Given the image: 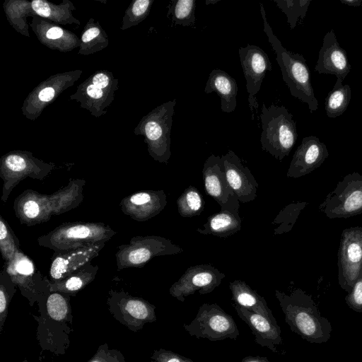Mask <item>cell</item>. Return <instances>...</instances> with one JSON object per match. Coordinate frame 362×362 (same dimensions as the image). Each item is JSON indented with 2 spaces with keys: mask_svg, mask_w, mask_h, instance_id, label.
I'll return each mask as SVG.
<instances>
[{
  "mask_svg": "<svg viewBox=\"0 0 362 362\" xmlns=\"http://www.w3.org/2000/svg\"><path fill=\"white\" fill-rule=\"evenodd\" d=\"M71 296L60 292H49L37 303L40 316L37 339L42 351L64 354L69 346V335L73 331Z\"/></svg>",
  "mask_w": 362,
  "mask_h": 362,
  "instance_id": "obj_1",
  "label": "cell"
},
{
  "mask_svg": "<svg viewBox=\"0 0 362 362\" xmlns=\"http://www.w3.org/2000/svg\"><path fill=\"white\" fill-rule=\"evenodd\" d=\"M275 296L292 332L310 343L322 344L330 339L332 325L321 315L311 295L296 288L290 294L275 290Z\"/></svg>",
  "mask_w": 362,
  "mask_h": 362,
  "instance_id": "obj_2",
  "label": "cell"
},
{
  "mask_svg": "<svg viewBox=\"0 0 362 362\" xmlns=\"http://www.w3.org/2000/svg\"><path fill=\"white\" fill-rule=\"evenodd\" d=\"M260 13L263 19L264 32L276 53V60L280 67L284 81L288 86L292 96L306 103L310 112L318 108L311 83L310 71L304 57L287 50L274 34L269 25L264 6L260 4Z\"/></svg>",
  "mask_w": 362,
  "mask_h": 362,
  "instance_id": "obj_3",
  "label": "cell"
},
{
  "mask_svg": "<svg viewBox=\"0 0 362 362\" xmlns=\"http://www.w3.org/2000/svg\"><path fill=\"white\" fill-rule=\"evenodd\" d=\"M260 119L262 150L281 161L288 156L298 138L293 115L284 106L272 105L267 107L263 103Z\"/></svg>",
  "mask_w": 362,
  "mask_h": 362,
  "instance_id": "obj_4",
  "label": "cell"
},
{
  "mask_svg": "<svg viewBox=\"0 0 362 362\" xmlns=\"http://www.w3.org/2000/svg\"><path fill=\"white\" fill-rule=\"evenodd\" d=\"M116 234L109 225L98 222H66L37 238L40 246L54 252L77 249L100 242L107 243Z\"/></svg>",
  "mask_w": 362,
  "mask_h": 362,
  "instance_id": "obj_5",
  "label": "cell"
},
{
  "mask_svg": "<svg viewBox=\"0 0 362 362\" xmlns=\"http://www.w3.org/2000/svg\"><path fill=\"white\" fill-rule=\"evenodd\" d=\"M184 250L165 238L137 235L129 243L118 246L115 257L118 270L141 268L153 257L180 254Z\"/></svg>",
  "mask_w": 362,
  "mask_h": 362,
  "instance_id": "obj_6",
  "label": "cell"
},
{
  "mask_svg": "<svg viewBox=\"0 0 362 362\" xmlns=\"http://www.w3.org/2000/svg\"><path fill=\"white\" fill-rule=\"evenodd\" d=\"M183 327L190 336L211 341L236 339L240 334L233 317L216 303L202 304L194 319Z\"/></svg>",
  "mask_w": 362,
  "mask_h": 362,
  "instance_id": "obj_7",
  "label": "cell"
},
{
  "mask_svg": "<svg viewBox=\"0 0 362 362\" xmlns=\"http://www.w3.org/2000/svg\"><path fill=\"white\" fill-rule=\"evenodd\" d=\"M319 211L328 218H348L362 214V175L347 174L328 193Z\"/></svg>",
  "mask_w": 362,
  "mask_h": 362,
  "instance_id": "obj_8",
  "label": "cell"
},
{
  "mask_svg": "<svg viewBox=\"0 0 362 362\" xmlns=\"http://www.w3.org/2000/svg\"><path fill=\"white\" fill-rule=\"evenodd\" d=\"M107 305L113 317L134 332L157 320L154 305L124 291L110 290Z\"/></svg>",
  "mask_w": 362,
  "mask_h": 362,
  "instance_id": "obj_9",
  "label": "cell"
},
{
  "mask_svg": "<svg viewBox=\"0 0 362 362\" xmlns=\"http://www.w3.org/2000/svg\"><path fill=\"white\" fill-rule=\"evenodd\" d=\"M4 266L30 306L50 292L49 279L42 274L34 262L21 250L11 261L4 262Z\"/></svg>",
  "mask_w": 362,
  "mask_h": 362,
  "instance_id": "obj_10",
  "label": "cell"
},
{
  "mask_svg": "<svg viewBox=\"0 0 362 362\" xmlns=\"http://www.w3.org/2000/svg\"><path fill=\"white\" fill-rule=\"evenodd\" d=\"M337 259L339 285L349 293L362 272V227L343 230Z\"/></svg>",
  "mask_w": 362,
  "mask_h": 362,
  "instance_id": "obj_11",
  "label": "cell"
},
{
  "mask_svg": "<svg viewBox=\"0 0 362 362\" xmlns=\"http://www.w3.org/2000/svg\"><path fill=\"white\" fill-rule=\"evenodd\" d=\"M52 170V166L18 153H11L5 156L1 164L0 177L3 180L1 199L6 202L19 182L28 177L42 180Z\"/></svg>",
  "mask_w": 362,
  "mask_h": 362,
  "instance_id": "obj_12",
  "label": "cell"
},
{
  "mask_svg": "<svg viewBox=\"0 0 362 362\" xmlns=\"http://www.w3.org/2000/svg\"><path fill=\"white\" fill-rule=\"evenodd\" d=\"M224 273L210 264L189 267L180 278L172 284L170 294L180 302L198 291L204 295L211 293L225 278Z\"/></svg>",
  "mask_w": 362,
  "mask_h": 362,
  "instance_id": "obj_13",
  "label": "cell"
},
{
  "mask_svg": "<svg viewBox=\"0 0 362 362\" xmlns=\"http://www.w3.org/2000/svg\"><path fill=\"white\" fill-rule=\"evenodd\" d=\"M239 56L249 94L248 103L254 118L258 103L255 97L259 91L267 71H272V63L266 52L257 45H247L239 49Z\"/></svg>",
  "mask_w": 362,
  "mask_h": 362,
  "instance_id": "obj_14",
  "label": "cell"
},
{
  "mask_svg": "<svg viewBox=\"0 0 362 362\" xmlns=\"http://www.w3.org/2000/svg\"><path fill=\"white\" fill-rule=\"evenodd\" d=\"M175 105L176 100L163 104L158 109L156 117L145 124V134L151 143L150 153L160 163H167L171 156L170 134Z\"/></svg>",
  "mask_w": 362,
  "mask_h": 362,
  "instance_id": "obj_15",
  "label": "cell"
},
{
  "mask_svg": "<svg viewBox=\"0 0 362 362\" xmlns=\"http://www.w3.org/2000/svg\"><path fill=\"white\" fill-rule=\"evenodd\" d=\"M329 156L326 145L315 136L303 138L293 153L286 176L299 178L319 168Z\"/></svg>",
  "mask_w": 362,
  "mask_h": 362,
  "instance_id": "obj_16",
  "label": "cell"
},
{
  "mask_svg": "<svg viewBox=\"0 0 362 362\" xmlns=\"http://www.w3.org/2000/svg\"><path fill=\"white\" fill-rule=\"evenodd\" d=\"M100 242L77 249L54 252L49 271L50 281H59L91 262L105 245Z\"/></svg>",
  "mask_w": 362,
  "mask_h": 362,
  "instance_id": "obj_17",
  "label": "cell"
},
{
  "mask_svg": "<svg viewBox=\"0 0 362 362\" xmlns=\"http://www.w3.org/2000/svg\"><path fill=\"white\" fill-rule=\"evenodd\" d=\"M167 205V195L163 189L139 191L124 197L119 206L127 216L143 222L159 214Z\"/></svg>",
  "mask_w": 362,
  "mask_h": 362,
  "instance_id": "obj_18",
  "label": "cell"
},
{
  "mask_svg": "<svg viewBox=\"0 0 362 362\" xmlns=\"http://www.w3.org/2000/svg\"><path fill=\"white\" fill-rule=\"evenodd\" d=\"M221 157L227 181L239 202L247 203L255 200L259 185L250 169L231 150Z\"/></svg>",
  "mask_w": 362,
  "mask_h": 362,
  "instance_id": "obj_19",
  "label": "cell"
},
{
  "mask_svg": "<svg viewBox=\"0 0 362 362\" xmlns=\"http://www.w3.org/2000/svg\"><path fill=\"white\" fill-rule=\"evenodd\" d=\"M315 70L318 74L335 75L342 81L351 70L346 51L340 46L333 29L323 38Z\"/></svg>",
  "mask_w": 362,
  "mask_h": 362,
  "instance_id": "obj_20",
  "label": "cell"
},
{
  "mask_svg": "<svg viewBox=\"0 0 362 362\" xmlns=\"http://www.w3.org/2000/svg\"><path fill=\"white\" fill-rule=\"evenodd\" d=\"M13 209L21 223L28 226L45 223L53 216L49 195L30 189L15 199Z\"/></svg>",
  "mask_w": 362,
  "mask_h": 362,
  "instance_id": "obj_21",
  "label": "cell"
},
{
  "mask_svg": "<svg viewBox=\"0 0 362 362\" xmlns=\"http://www.w3.org/2000/svg\"><path fill=\"white\" fill-rule=\"evenodd\" d=\"M240 202L235 194L221 206V210L211 216L196 230L202 235H211L220 238L231 236L240 230L242 218L239 214Z\"/></svg>",
  "mask_w": 362,
  "mask_h": 362,
  "instance_id": "obj_22",
  "label": "cell"
},
{
  "mask_svg": "<svg viewBox=\"0 0 362 362\" xmlns=\"http://www.w3.org/2000/svg\"><path fill=\"white\" fill-rule=\"evenodd\" d=\"M234 308L238 317L243 320L255 335V342L266 346L272 352H277L276 346L283 343L281 327L266 317L250 311L235 304Z\"/></svg>",
  "mask_w": 362,
  "mask_h": 362,
  "instance_id": "obj_23",
  "label": "cell"
},
{
  "mask_svg": "<svg viewBox=\"0 0 362 362\" xmlns=\"http://www.w3.org/2000/svg\"><path fill=\"white\" fill-rule=\"evenodd\" d=\"M202 177L206 193L220 206L234 194L227 181L221 156L211 154L206 158L202 170Z\"/></svg>",
  "mask_w": 362,
  "mask_h": 362,
  "instance_id": "obj_24",
  "label": "cell"
},
{
  "mask_svg": "<svg viewBox=\"0 0 362 362\" xmlns=\"http://www.w3.org/2000/svg\"><path fill=\"white\" fill-rule=\"evenodd\" d=\"M204 92H216L220 96L223 112L230 113L235 110L238 86L235 79L226 71L218 69L212 70L206 81Z\"/></svg>",
  "mask_w": 362,
  "mask_h": 362,
  "instance_id": "obj_25",
  "label": "cell"
},
{
  "mask_svg": "<svg viewBox=\"0 0 362 362\" xmlns=\"http://www.w3.org/2000/svg\"><path fill=\"white\" fill-rule=\"evenodd\" d=\"M232 300L235 304L250 311L263 315L273 323L277 324L275 317L264 297L258 294L245 281L234 280L229 283Z\"/></svg>",
  "mask_w": 362,
  "mask_h": 362,
  "instance_id": "obj_26",
  "label": "cell"
},
{
  "mask_svg": "<svg viewBox=\"0 0 362 362\" xmlns=\"http://www.w3.org/2000/svg\"><path fill=\"white\" fill-rule=\"evenodd\" d=\"M83 179H70L69 183L52 194H49L53 215H59L76 208L83 199Z\"/></svg>",
  "mask_w": 362,
  "mask_h": 362,
  "instance_id": "obj_27",
  "label": "cell"
},
{
  "mask_svg": "<svg viewBox=\"0 0 362 362\" xmlns=\"http://www.w3.org/2000/svg\"><path fill=\"white\" fill-rule=\"evenodd\" d=\"M98 270L97 265L89 262L62 280L50 281L49 291L76 296L95 279Z\"/></svg>",
  "mask_w": 362,
  "mask_h": 362,
  "instance_id": "obj_28",
  "label": "cell"
},
{
  "mask_svg": "<svg viewBox=\"0 0 362 362\" xmlns=\"http://www.w3.org/2000/svg\"><path fill=\"white\" fill-rule=\"evenodd\" d=\"M351 98V89L349 85L342 84V81L337 78L332 90L325 100L326 115L329 118L341 115L347 109Z\"/></svg>",
  "mask_w": 362,
  "mask_h": 362,
  "instance_id": "obj_29",
  "label": "cell"
},
{
  "mask_svg": "<svg viewBox=\"0 0 362 362\" xmlns=\"http://www.w3.org/2000/svg\"><path fill=\"white\" fill-rule=\"evenodd\" d=\"M179 214L183 218L199 216L204 208L203 197L193 186L186 188L176 201Z\"/></svg>",
  "mask_w": 362,
  "mask_h": 362,
  "instance_id": "obj_30",
  "label": "cell"
},
{
  "mask_svg": "<svg viewBox=\"0 0 362 362\" xmlns=\"http://www.w3.org/2000/svg\"><path fill=\"white\" fill-rule=\"evenodd\" d=\"M308 204L306 202L291 203L284 206L276 215L272 224L275 225L274 235H281L291 231L301 211Z\"/></svg>",
  "mask_w": 362,
  "mask_h": 362,
  "instance_id": "obj_31",
  "label": "cell"
},
{
  "mask_svg": "<svg viewBox=\"0 0 362 362\" xmlns=\"http://www.w3.org/2000/svg\"><path fill=\"white\" fill-rule=\"evenodd\" d=\"M18 238L6 220L0 216V250L5 262L11 261L21 250Z\"/></svg>",
  "mask_w": 362,
  "mask_h": 362,
  "instance_id": "obj_32",
  "label": "cell"
},
{
  "mask_svg": "<svg viewBox=\"0 0 362 362\" xmlns=\"http://www.w3.org/2000/svg\"><path fill=\"white\" fill-rule=\"evenodd\" d=\"M312 0H274L287 17V23L294 29L298 20L305 18Z\"/></svg>",
  "mask_w": 362,
  "mask_h": 362,
  "instance_id": "obj_33",
  "label": "cell"
},
{
  "mask_svg": "<svg viewBox=\"0 0 362 362\" xmlns=\"http://www.w3.org/2000/svg\"><path fill=\"white\" fill-rule=\"evenodd\" d=\"M17 288L3 266L0 272V333L8 315V305Z\"/></svg>",
  "mask_w": 362,
  "mask_h": 362,
  "instance_id": "obj_34",
  "label": "cell"
},
{
  "mask_svg": "<svg viewBox=\"0 0 362 362\" xmlns=\"http://www.w3.org/2000/svg\"><path fill=\"white\" fill-rule=\"evenodd\" d=\"M195 9L194 0H175L170 6L168 14H172L175 25L190 26L196 21Z\"/></svg>",
  "mask_w": 362,
  "mask_h": 362,
  "instance_id": "obj_35",
  "label": "cell"
},
{
  "mask_svg": "<svg viewBox=\"0 0 362 362\" xmlns=\"http://www.w3.org/2000/svg\"><path fill=\"white\" fill-rule=\"evenodd\" d=\"M347 305L356 313H362V272L355 281L351 290L345 297Z\"/></svg>",
  "mask_w": 362,
  "mask_h": 362,
  "instance_id": "obj_36",
  "label": "cell"
},
{
  "mask_svg": "<svg viewBox=\"0 0 362 362\" xmlns=\"http://www.w3.org/2000/svg\"><path fill=\"white\" fill-rule=\"evenodd\" d=\"M151 362H194L192 359L183 356L173 351L165 349L154 350L151 356Z\"/></svg>",
  "mask_w": 362,
  "mask_h": 362,
  "instance_id": "obj_37",
  "label": "cell"
},
{
  "mask_svg": "<svg viewBox=\"0 0 362 362\" xmlns=\"http://www.w3.org/2000/svg\"><path fill=\"white\" fill-rule=\"evenodd\" d=\"M109 350V346L107 343L100 345L96 353L88 362H107Z\"/></svg>",
  "mask_w": 362,
  "mask_h": 362,
  "instance_id": "obj_38",
  "label": "cell"
},
{
  "mask_svg": "<svg viewBox=\"0 0 362 362\" xmlns=\"http://www.w3.org/2000/svg\"><path fill=\"white\" fill-rule=\"evenodd\" d=\"M31 6L41 16L48 17L50 16L51 10L49 5L42 0H34Z\"/></svg>",
  "mask_w": 362,
  "mask_h": 362,
  "instance_id": "obj_39",
  "label": "cell"
},
{
  "mask_svg": "<svg viewBox=\"0 0 362 362\" xmlns=\"http://www.w3.org/2000/svg\"><path fill=\"white\" fill-rule=\"evenodd\" d=\"M150 5L148 0H137L133 5L132 13L136 16L144 14Z\"/></svg>",
  "mask_w": 362,
  "mask_h": 362,
  "instance_id": "obj_40",
  "label": "cell"
},
{
  "mask_svg": "<svg viewBox=\"0 0 362 362\" xmlns=\"http://www.w3.org/2000/svg\"><path fill=\"white\" fill-rule=\"evenodd\" d=\"M108 83V77L104 74H98L93 78V84L101 89L105 88Z\"/></svg>",
  "mask_w": 362,
  "mask_h": 362,
  "instance_id": "obj_41",
  "label": "cell"
},
{
  "mask_svg": "<svg viewBox=\"0 0 362 362\" xmlns=\"http://www.w3.org/2000/svg\"><path fill=\"white\" fill-rule=\"evenodd\" d=\"M107 362H125V358L120 351L117 349H110Z\"/></svg>",
  "mask_w": 362,
  "mask_h": 362,
  "instance_id": "obj_42",
  "label": "cell"
},
{
  "mask_svg": "<svg viewBox=\"0 0 362 362\" xmlns=\"http://www.w3.org/2000/svg\"><path fill=\"white\" fill-rule=\"evenodd\" d=\"M54 95V90L51 87H47L42 89L39 93V98L40 100L47 102L51 100Z\"/></svg>",
  "mask_w": 362,
  "mask_h": 362,
  "instance_id": "obj_43",
  "label": "cell"
},
{
  "mask_svg": "<svg viewBox=\"0 0 362 362\" xmlns=\"http://www.w3.org/2000/svg\"><path fill=\"white\" fill-rule=\"evenodd\" d=\"M100 33V30L97 28H91L87 30L82 36V41L88 42L95 38Z\"/></svg>",
  "mask_w": 362,
  "mask_h": 362,
  "instance_id": "obj_44",
  "label": "cell"
},
{
  "mask_svg": "<svg viewBox=\"0 0 362 362\" xmlns=\"http://www.w3.org/2000/svg\"><path fill=\"white\" fill-rule=\"evenodd\" d=\"M87 93L90 97L98 99L102 97L103 90L101 88L97 87L96 86L91 84L89 85L87 88Z\"/></svg>",
  "mask_w": 362,
  "mask_h": 362,
  "instance_id": "obj_45",
  "label": "cell"
},
{
  "mask_svg": "<svg viewBox=\"0 0 362 362\" xmlns=\"http://www.w3.org/2000/svg\"><path fill=\"white\" fill-rule=\"evenodd\" d=\"M63 30L58 27H53L50 28L46 34V36L49 39H57L62 36Z\"/></svg>",
  "mask_w": 362,
  "mask_h": 362,
  "instance_id": "obj_46",
  "label": "cell"
},
{
  "mask_svg": "<svg viewBox=\"0 0 362 362\" xmlns=\"http://www.w3.org/2000/svg\"><path fill=\"white\" fill-rule=\"evenodd\" d=\"M242 362H270L266 356H249L245 357Z\"/></svg>",
  "mask_w": 362,
  "mask_h": 362,
  "instance_id": "obj_47",
  "label": "cell"
},
{
  "mask_svg": "<svg viewBox=\"0 0 362 362\" xmlns=\"http://www.w3.org/2000/svg\"><path fill=\"white\" fill-rule=\"evenodd\" d=\"M340 2L343 4L351 6H360L362 4V0H340Z\"/></svg>",
  "mask_w": 362,
  "mask_h": 362,
  "instance_id": "obj_48",
  "label": "cell"
},
{
  "mask_svg": "<svg viewBox=\"0 0 362 362\" xmlns=\"http://www.w3.org/2000/svg\"><path fill=\"white\" fill-rule=\"evenodd\" d=\"M22 362H28L26 359L23 361Z\"/></svg>",
  "mask_w": 362,
  "mask_h": 362,
  "instance_id": "obj_49",
  "label": "cell"
}]
</instances>
